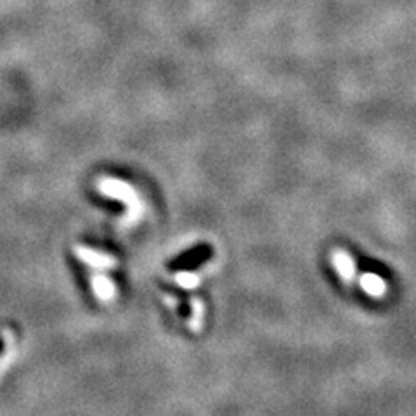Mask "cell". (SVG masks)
I'll return each mask as SVG.
<instances>
[{"label":"cell","mask_w":416,"mask_h":416,"mask_svg":"<svg viewBox=\"0 0 416 416\" xmlns=\"http://www.w3.org/2000/svg\"><path fill=\"white\" fill-rule=\"evenodd\" d=\"M99 189L104 196H110V198L118 199V201L125 203L129 206V212H127L125 217L127 224H132V222L139 221L143 217L144 205L130 184L122 182L120 179H103L99 182Z\"/></svg>","instance_id":"obj_1"},{"label":"cell","mask_w":416,"mask_h":416,"mask_svg":"<svg viewBox=\"0 0 416 416\" xmlns=\"http://www.w3.org/2000/svg\"><path fill=\"white\" fill-rule=\"evenodd\" d=\"M332 262L335 265L337 273L340 274L345 283H354L356 278H358V271H356V262L350 257L347 252L343 250H335L332 255Z\"/></svg>","instance_id":"obj_2"},{"label":"cell","mask_w":416,"mask_h":416,"mask_svg":"<svg viewBox=\"0 0 416 416\" xmlns=\"http://www.w3.org/2000/svg\"><path fill=\"white\" fill-rule=\"evenodd\" d=\"M359 286L365 290L366 295L373 297V299H382L387 293V283L383 281V278H380L375 273H365L361 276H358Z\"/></svg>","instance_id":"obj_3"},{"label":"cell","mask_w":416,"mask_h":416,"mask_svg":"<svg viewBox=\"0 0 416 416\" xmlns=\"http://www.w3.org/2000/svg\"><path fill=\"white\" fill-rule=\"evenodd\" d=\"M77 255L82 258V260L87 262L88 265H93V267H99V269H110L114 265V258L110 257V255L99 254V252H94L90 248H77Z\"/></svg>","instance_id":"obj_4"},{"label":"cell","mask_w":416,"mask_h":416,"mask_svg":"<svg viewBox=\"0 0 416 416\" xmlns=\"http://www.w3.org/2000/svg\"><path fill=\"white\" fill-rule=\"evenodd\" d=\"M203 317H205V307L203 302L196 297L191 299V319H189V328L193 332H199L203 326Z\"/></svg>","instance_id":"obj_5"},{"label":"cell","mask_w":416,"mask_h":416,"mask_svg":"<svg viewBox=\"0 0 416 416\" xmlns=\"http://www.w3.org/2000/svg\"><path fill=\"white\" fill-rule=\"evenodd\" d=\"M94 291L99 297L101 300H111L114 297V286L108 278L104 276H96L93 281Z\"/></svg>","instance_id":"obj_6"},{"label":"cell","mask_w":416,"mask_h":416,"mask_svg":"<svg viewBox=\"0 0 416 416\" xmlns=\"http://www.w3.org/2000/svg\"><path fill=\"white\" fill-rule=\"evenodd\" d=\"M173 281L181 288H184V290H195L201 280H199L198 274L195 273H177L175 276H173Z\"/></svg>","instance_id":"obj_7"},{"label":"cell","mask_w":416,"mask_h":416,"mask_svg":"<svg viewBox=\"0 0 416 416\" xmlns=\"http://www.w3.org/2000/svg\"><path fill=\"white\" fill-rule=\"evenodd\" d=\"M165 302H169V304H170V307H177V300L173 299V297H170V295H167Z\"/></svg>","instance_id":"obj_8"}]
</instances>
